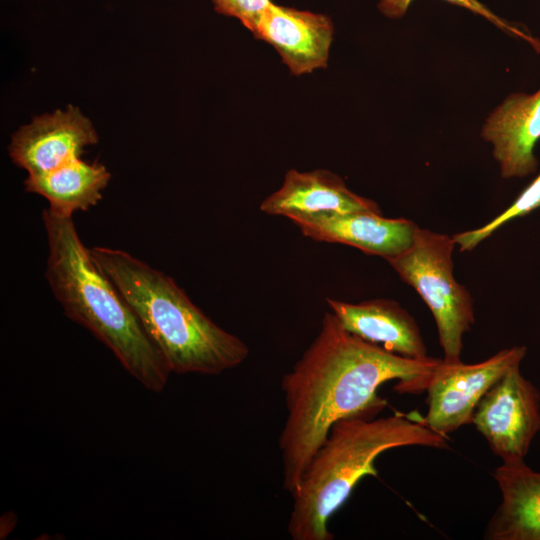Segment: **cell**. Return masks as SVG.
<instances>
[{"label":"cell","instance_id":"obj_1","mask_svg":"<svg viewBox=\"0 0 540 540\" xmlns=\"http://www.w3.org/2000/svg\"><path fill=\"white\" fill-rule=\"evenodd\" d=\"M440 361L391 353L353 335L325 312L319 333L281 381L287 411L278 440L283 489L294 496L336 421L379 414L387 401L377 392L388 381H397L394 390L400 394L426 391Z\"/></svg>","mask_w":540,"mask_h":540},{"label":"cell","instance_id":"obj_2","mask_svg":"<svg viewBox=\"0 0 540 540\" xmlns=\"http://www.w3.org/2000/svg\"><path fill=\"white\" fill-rule=\"evenodd\" d=\"M49 286L65 315L107 346L146 389L159 393L172 373L160 350L112 281L94 262L72 217L44 209Z\"/></svg>","mask_w":540,"mask_h":540},{"label":"cell","instance_id":"obj_3","mask_svg":"<svg viewBox=\"0 0 540 540\" xmlns=\"http://www.w3.org/2000/svg\"><path fill=\"white\" fill-rule=\"evenodd\" d=\"M89 250L171 372L219 375L246 360L247 344L206 316L173 278L125 251L100 246Z\"/></svg>","mask_w":540,"mask_h":540},{"label":"cell","instance_id":"obj_4","mask_svg":"<svg viewBox=\"0 0 540 540\" xmlns=\"http://www.w3.org/2000/svg\"><path fill=\"white\" fill-rule=\"evenodd\" d=\"M366 412L336 421L313 455L293 497L287 531L293 540H332L330 517L365 476H377V457L390 449L424 446L448 449V437L399 412Z\"/></svg>","mask_w":540,"mask_h":540},{"label":"cell","instance_id":"obj_5","mask_svg":"<svg viewBox=\"0 0 540 540\" xmlns=\"http://www.w3.org/2000/svg\"><path fill=\"white\" fill-rule=\"evenodd\" d=\"M453 237L419 226L412 245L387 262L430 309L444 361H461L463 336L474 323L473 299L453 274Z\"/></svg>","mask_w":540,"mask_h":540},{"label":"cell","instance_id":"obj_6","mask_svg":"<svg viewBox=\"0 0 540 540\" xmlns=\"http://www.w3.org/2000/svg\"><path fill=\"white\" fill-rule=\"evenodd\" d=\"M526 354L525 346H513L474 364L441 359L426 389L428 408L421 421L445 437L471 424L483 396L510 368L520 365Z\"/></svg>","mask_w":540,"mask_h":540},{"label":"cell","instance_id":"obj_7","mask_svg":"<svg viewBox=\"0 0 540 540\" xmlns=\"http://www.w3.org/2000/svg\"><path fill=\"white\" fill-rule=\"evenodd\" d=\"M502 463L523 462L540 431V391L510 368L483 396L472 423Z\"/></svg>","mask_w":540,"mask_h":540},{"label":"cell","instance_id":"obj_8","mask_svg":"<svg viewBox=\"0 0 540 540\" xmlns=\"http://www.w3.org/2000/svg\"><path fill=\"white\" fill-rule=\"evenodd\" d=\"M98 136L92 122L74 106L35 117L16 131L8 147L18 167L37 175L80 158Z\"/></svg>","mask_w":540,"mask_h":540},{"label":"cell","instance_id":"obj_9","mask_svg":"<svg viewBox=\"0 0 540 540\" xmlns=\"http://www.w3.org/2000/svg\"><path fill=\"white\" fill-rule=\"evenodd\" d=\"M289 220L315 241L346 244L386 261L412 245L418 227L411 220L387 218L376 211L295 216Z\"/></svg>","mask_w":540,"mask_h":540},{"label":"cell","instance_id":"obj_10","mask_svg":"<svg viewBox=\"0 0 540 540\" xmlns=\"http://www.w3.org/2000/svg\"><path fill=\"white\" fill-rule=\"evenodd\" d=\"M252 34L273 46L290 72L300 76L327 67L334 27L326 15L271 2Z\"/></svg>","mask_w":540,"mask_h":540},{"label":"cell","instance_id":"obj_11","mask_svg":"<svg viewBox=\"0 0 540 540\" xmlns=\"http://www.w3.org/2000/svg\"><path fill=\"white\" fill-rule=\"evenodd\" d=\"M482 138L492 145V155L505 179L524 178L537 172L534 149L540 140V87L533 93L508 95L488 115Z\"/></svg>","mask_w":540,"mask_h":540},{"label":"cell","instance_id":"obj_12","mask_svg":"<svg viewBox=\"0 0 540 540\" xmlns=\"http://www.w3.org/2000/svg\"><path fill=\"white\" fill-rule=\"evenodd\" d=\"M260 210L288 219L317 214L381 212L376 202L354 193L340 176L325 169L287 171L281 187L262 201Z\"/></svg>","mask_w":540,"mask_h":540},{"label":"cell","instance_id":"obj_13","mask_svg":"<svg viewBox=\"0 0 540 540\" xmlns=\"http://www.w3.org/2000/svg\"><path fill=\"white\" fill-rule=\"evenodd\" d=\"M326 301L343 327L362 340L403 357H428L416 320L396 301L372 299L348 303L332 298Z\"/></svg>","mask_w":540,"mask_h":540},{"label":"cell","instance_id":"obj_14","mask_svg":"<svg viewBox=\"0 0 540 540\" xmlns=\"http://www.w3.org/2000/svg\"><path fill=\"white\" fill-rule=\"evenodd\" d=\"M493 477L501 502L484 532L487 540H540V472L525 461L502 463Z\"/></svg>","mask_w":540,"mask_h":540},{"label":"cell","instance_id":"obj_15","mask_svg":"<svg viewBox=\"0 0 540 540\" xmlns=\"http://www.w3.org/2000/svg\"><path fill=\"white\" fill-rule=\"evenodd\" d=\"M110 178L103 164L77 158L50 172L28 175L24 185L26 191L46 198L52 212L72 217L74 212L85 211L101 200Z\"/></svg>","mask_w":540,"mask_h":540},{"label":"cell","instance_id":"obj_16","mask_svg":"<svg viewBox=\"0 0 540 540\" xmlns=\"http://www.w3.org/2000/svg\"><path fill=\"white\" fill-rule=\"evenodd\" d=\"M540 208V173L519 194L513 203L483 226L455 234L453 240L460 251H471L509 221L521 218Z\"/></svg>","mask_w":540,"mask_h":540},{"label":"cell","instance_id":"obj_17","mask_svg":"<svg viewBox=\"0 0 540 540\" xmlns=\"http://www.w3.org/2000/svg\"><path fill=\"white\" fill-rule=\"evenodd\" d=\"M412 1L413 0H380L378 4V8L380 12L388 18H392V19L400 18L407 12ZM445 1L449 2L450 4L468 9L469 11L484 17L485 19H487L488 21H490L491 23H493L494 25H496L498 28L502 29L503 31L530 41L532 44L535 45V47H538L540 44V43H537L535 39H533L530 35H527L518 27L513 26L511 23L497 16L495 13H493L490 9H488L478 0H445Z\"/></svg>","mask_w":540,"mask_h":540},{"label":"cell","instance_id":"obj_18","mask_svg":"<svg viewBox=\"0 0 540 540\" xmlns=\"http://www.w3.org/2000/svg\"><path fill=\"white\" fill-rule=\"evenodd\" d=\"M271 2V0H212L218 13L238 19L251 32Z\"/></svg>","mask_w":540,"mask_h":540}]
</instances>
